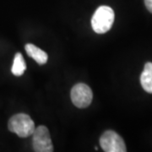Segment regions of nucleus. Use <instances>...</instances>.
<instances>
[{"instance_id":"nucleus-4","label":"nucleus","mask_w":152,"mask_h":152,"mask_svg":"<svg viewBox=\"0 0 152 152\" xmlns=\"http://www.w3.org/2000/svg\"><path fill=\"white\" fill-rule=\"evenodd\" d=\"M100 145L106 152H126V145L123 138L113 130L104 132L100 138Z\"/></svg>"},{"instance_id":"nucleus-1","label":"nucleus","mask_w":152,"mask_h":152,"mask_svg":"<svg viewBox=\"0 0 152 152\" xmlns=\"http://www.w3.org/2000/svg\"><path fill=\"white\" fill-rule=\"evenodd\" d=\"M113 10L109 6H100L91 18V26L94 31L98 34L107 32L114 22Z\"/></svg>"},{"instance_id":"nucleus-8","label":"nucleus","mask_w":152,"mask_h":152,"mask_svg":"<svg viewBox=\"0 0 152 152\" xmlns=\"http://www.w3.org/2000/svg\"><path fill=\"white\" fill-rule=\"evenodd\" d=\"M26 69V64L25 59L21 53H18L15 56L11 72L14 75L20 76L25 73Z\"/></svg>"},{"instance_id":"nucleus-9","label":"nucleus","mask_w":152,"mask_h":152,"mask_svg":"<svg viewBox=\"0 0 152 152\" xmlns=\"http://www.w3.org/2000/svg\"><path fill=\"white\" fill-rule=\"evenodd\" d=\"M145 4L147 10L151 13H152V0H145Z\"/></svg>"},{"instance_id":"nucleus-3","label":"nucleus","mask_w":152,"mask_h":152,"mask_svg":"<svg viewBox=\"0 0 152 152\" xmlns=\"http://www.w3.org/2000/svg\"><path fill=\"white\" fill-rule=\"evenodd\" d=\"M32 145L36 152H53V145L48 129L46 126H39L32 134Z\"/></svg>"},{"instance_id":"nucleus-2","label":"nucleus","mask_w":152,"mask_h":152,"mask_svg":"<svg viewBox=\"0 0 152 152\" xmlns=\"http://www.w3.org/2000/svg\"><path fill=\"white\" fill-rule=\"evenodd\" d=\"M9 130L16 134L19 137L26 138L32 135L36 127L31 117L25 113H19L14 115L8 124Z\"/></svg>"},{"instance_id":"nucleus-7","label":"nucleus","mask_w":152,"mask_h":152,"mask_svg":"<svg viewBox=\"0 0 152 152\" xmlns=\"http://www.w3.org/2000/svg\"><path fill=\"white\" fill-rule=\"evenodd\" d=\"M140 83L143 89L152 94V63H146L140 75Z\"/></svg>"},{"instance_id":"nucleus-5","label":"nucleus","mask_w":152,"mask_h":152,"mask_svg":"<svg viewBox=\"0 0 152 152\" xmlns=\"http://www.w3.org/2000/svg\"><path fill=\"white\" fill-rule=\"evenodd\" d=\"M70 97L75 107L79 108H86L92 102V91L86 84L79 83L72 88Z\"/></svg>"},{"instance_id":"nucleus-6","label":"nucleus","mask_w":152,"mask_h":152,"mask_svg":"<svg viewBox=\"0 0 152 152\" xmlns=\"http://www.w3.org/2000/svg\"><path fill=\"white\" fill-rule=\"evenodd\" d=\"M25 48H26L28 56L32 58L33 59L39 64H41V65L45 64L48 62V56L47 54V53H45L44 51L37 48V46H35L33 44L28 43L26 45Z\"/></svg>"}]
</instances>
